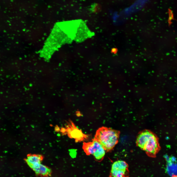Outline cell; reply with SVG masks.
Instances as JSON below:
<instances>
[{
  "mask_svg": "<svg viewBox=\"0 0 177 177\" xmlns=\"http://www.w3.org/2000/svg\"><path fill=\"white\" fill-rule=\"evenodd\" d=\"M171 177H177V175H173Z\"/></svg>",
  "mask_w": 177,
  "mask_h": 177,
  "instance_id": "cell-8",
  "label": "cell"
},
{
  "mask_svg": "<svg viewBox=\"0 0 177 177\" xmlns=\"http://www.w3.org/2000/svg\"><path fill=\"white\" fill-rule=\"evenodd\" d=\"M31 168L37 175L41 177H49L52 173L49 168L41 163L33 166Z\"/></svg>",
  "mask_w": 177,
  "mask_h": 177,
  "instance_id": "cell-5",
  "label": "cell"
},
{
  "mask_svg": "<svg viewBox=\"0 0 177 177\" xmlns=\"http://www.w3.org/2000/svg\"><path fill=\"white\" fill-rule=\"evenodd\" d=\"M136 143V145L150 157H155L161 149L158 137L149 130L145 129L139 132Z\"/></svg>",
  "mask_w": 177,
  "mask_h": 177,
  "instance_id": "cell-1",
  "label": "cell"
},
{
  "mask_svg": "<svg viewBox=\"0 0 177 177\" xmlns=\"http://www.w3.org/2000/svg\"><path fill=\"white\" fill-rule=\"evenodd\" d=\"M82 148L87 155H93L95 159L98 161L103 159L106 152L101 145L94 138L91 142H84Z\"/></svg>",
  "mask_w": 177,
  "mask_h": 177,
  "instance_id": "cell-3",
  "label": "cell"
},
{
  "mask_svg": "<svg viewBox=\"0 0 177 177\" xmlns=\"http://www.w3.org/2000/svg\"><path fill=\"white\" fill-rule=\"evenodd\" d=\"M55 129V131H59V128L58 126L56 127Z\"/></svg>",
  "mask_w": 177,
  "mask_h": 177,
  "instance_id": "cell-7",
  "label": "cell"
},
{
  "mask_svg": "<svg viewBox=\"0 0 177 177\" xmlns=\"http://www.w3.org/2000/svg\"><path fill=\"white\" fill-rule=\"evenodd\" d=\"M128 164L125 161L118 160L112 164L110 177H129Z\"/></svg>",
  "mask_w": 177,
  "mask_h": 177,
  "instance_id": "cell-4",
  "label": "cell"
},
{
  "mask_svg": "<svg viewBox=\"0 0 177 177\" xmlns=\"http://www.w3.org/2000/svg\"><path fill=\"white\" fill-rule=\"evenodd\" d=\"M120 132L110 128L102 127L96 131L94 138L106 152L110 151L118 143Z\"/></svg>",
  "mask_w": 177,
  "mask_h": 177,
  "instance_id": "cell-2",
  "label": "cell"
},
{
  "mask_svg": "<svg viewBox=\"0 0 177 177\" xmlns=\"http://www.w3.org/2000/svg\"><path fill=\"white\" fill-rule=\"evenodd\" d=\"M43 159V156L40 154H29L25 159L29 166L31 168L36 164L40 163Z\"/></svg>",
  "mask_w": 177,
  "mask_h": 177,
  "instance_id": "cell-6",
  "label": "cell"
}]
</instances>
